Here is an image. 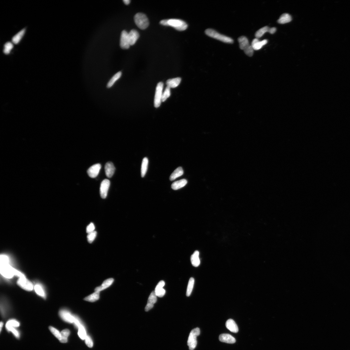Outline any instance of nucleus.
Masks as SVG:
<instances>
[{
	"mask_svg": "<svg viewBox=\"0 0 350 350\" xmlns=\"http://www.w3.org/2000/svg\"><path fill=\"white\" fill-rule=\"evenodd\" d=\"M0 259V272L1 274L4 278L7 279H11L15 276H16L18 270L12 267L10 265L9 256L5 254L1 255Z\"/></svg>",
	"mask_w": 350,
	"mask_h": 350,
	"instance_id": "1",
	"label": "nucleus"
},
{
	"mask_svg": "<svg viewBox=\"0 0 350 350\" xmlns=\"http://www.w3.org/2000/svg\"><path fill=\"white\" fill-rule=\"evenodd\" d=\"M205 32L208 36L217 39L222 42L229 44H232L234 42V40L232 38L222 35L213 29H207L206 30Z\"/></svg>",
	"mask_w": 350,
	"mask_h": 350,
	"instance_id": "2",
	"label": "nucleus"
},
{
	"mask_svg": "<svg viewBox=\"0 0 350 350\" xmlns=\"http://www.w3.org/2000/svg\"><path fill=\"white\" fill-rule=\"evenodd\" d=\"M135 22L140 29L144 30L146 29L149 24L148 19L147 16L142 13H138L134 16Z\"/></svg>",
	"mask_w": 350,
	"mask_h": 350,
	"instance_id": "3",
	"label": "nucleus"
},
{
	"mask_svg": "<svg viewBox=\"0 0 350 350\" xmlns=\"http://www.w3.org/2000/svg\"><path fill=\"white\" fill-rule=\"evenodd\" d=\"M200 330L199 328H196L190 332L188 340V345L190 350H194L197 344V337L200 334Z\"/></svg>",
	"mask_w": 350,
	"mask_h": 350,
	"instance_id": "4",
	"label": "nucleus"
},
{
	"mask_svg": "<svg viewBox=\"0 0 350 350\" xmlns=\"http://www.w3.org/2000/svg\"><path fill=\"white\" fill-rule=\"evenodd\" d=\"M169 26L174 28L176 30L179 31H183L186 30L188 25L185 22L182 20L177 19H168Z\"/></svg>",
	"mask_w": 350,
	"mask_h": 350,
	"instance_id": "5",
	"label": "nucleus"
},
{
	"mask_svg": "<svg viewBox=\"0 0 350 350\" xmlns=\"http://www.w3.org/2000/svg\"><path fill=\"white\" fill-rule=\"evenodd\" d=\"M163 87V84L162 82L158 83L157 86L154 100V105L156 108L159 107L162 102Z\"/></svg>",
	"mask_w": 350,
	"mask_h": 350,
	"instance_id": "6",
	"label": "nucleus"
},
{
	"mask_svg": "<svg viewBox=\"0 0 350 350\" xmlns=\"http://www.w3.org/2000/svg\"><path fill=\"white\" fill-rule=\"evenodd\" d=\"M17 283L20 287L27 291H32L34 289V286L32 283L26 279L25 276L19 278Z\"/></svg>",
	"mask_w": 350,
	"mask_h": 350,
	"instance_id": "7",
	"label": "nucleus"
},
{
	"mask_svg": "<svg viewBox=\"0 0 350 350\" xmlns=\"http://www.w3.org/2000/svg\"><path fill=\"white\" fill-rule=\"evenodd\" d=\"M61 318L65 321L70 323H74L75 316L72 314L68 310L62 309L59 312Z\"/></svg>",
	"mask_w": 350,
	"mask_h": 350,
	"instance_id": "8",
	"label": "nucleus"
},
{
	"mask_svg": "<svg viewBox=\"0 0 350 350\" xmlns=\"http://www.w3.org/2000/svg\"><path fill=\"white\" fill-rule=\"evenodd\" d=\"M128 34V33L126 31L123 30L122 32L120 40V46L121 48L123 49H128L130 47Z\"/></svg>",
	"mask_w": 350,
	"mask_h": 350,
	"instance_id": "9",
	"label": "nucleus"
},
{
	"mask_svg": "<svg viewBox=\"0 0 350 350\" xmlns=\"http://www.w3.org/2000/svg\"><path fill=\"white\" fill-rule=\"evenodd\" d=\"M110 181L107 179L103 180L101 183L100 188V194L103 199L106 198L110 186Z\"/></svg>",
	"mask_w": 350,
	"mask_h": 350,
	"instance_id": "10",
	"label": "nucleus"
},
{
	"mask_svg": "<svg viewBox=\"0 0 350 350\" xmlns=\"http://www.w3.org/2000/svg\"><path fill=\"white\" fill-rule=\"evenodd\" d=\"M101 168V165L99 163H97L93 165L87 170V172L88 175L91 178H95L99 173Z\"/></svg>",
	"mask_w": 350,
	"mask_h": 350,
	"instance_id": "11",
	"label": "nucleus"
},
{
	"mask_svg": "<svg viewBox=\"0 0 350 350\" xmlns=\"http://www.w3.org/2000/svg\"><path fill=\"white\" fill-rule=\"evenodd\" d=\"M157 297L154 291H153L151 293L148 298L147 305L145 308V311L148 312L153 307L154 304L157 301Z\"/></svg>",
	"mask_w": 350,
	"mask_h": 350,
	"instance_id": "12",
	"label": "nucleus"
},
{
	"mask_svg": "<svg viewBox=\"0 0 350 350\" xmlns=\"http://www.w3.org/2000/svg\"><path fill=\"white\" fill-rule=\"evenodd\" d=\"M165 282L163 280L161 281L158 284L154 291L157 296L159 297H162L166 294V290L163 288L165 285Z\"/></svg>",
	"mask_w": 350,
	"mask_h": 350,
	"instance_id": "13",
	"label": "nucleus"
},
{
	"mask_svg": "<svg viewBox=\"0 0 350 350\" xmlns=\"http://www.w3.org/2000/svg\"><path fill=\"white\" fill-rule=\"evenodd\" d=\"M105 171L106 175L109 178H111L114 175L115 171V167L113 163L108 162L105 164Z\"/></svg>",
	"mask_w": 350,
	"mask_h": 350,
	"instance_id": "14",
	"label": "nucleus"
},
{
	"mask_svg": "<svg viewBox=\"0 0 350 350\" xmlns=\"http://www.w3.org/2000/svg\"><path fill=\"white\" fill-rule=\"evenodd\" d=\"M219 339L220 341L228 344H234L236 342V339L234 337L229 334H221L219 336Z\"/></svg>",
	"mask_w": 350,
	"mask_h": 350,
	"instance_id": "15",
	"label": "nucleus"
},
{
	"mask_svg": "<svg viewBox=\"0 0 350 350\" xmlns=\"http://www.w3.org/2000/svg\"><path fill=\"white\" fill-rule=\"evenodd\" d=\"M129 40L130 45H134L140 37L139 33L135 30H132L128 34Z\"/></svg>",
	"mask_w": 350,
	"mask_h": 350,
	"instance_id": "16",
	"label": "nucleus"
},
{
	"mask_svg": "<svg viewBox=\"0 0 350 350\" xmlns=\"http://www.w3.org/2000/svg\"><path fill=\"white\" fill-rule=\"evenodd\" d=\"M114 280V279L113 278H109L105 280L101 286L97 287L95 289V292H100L108 288L113 284Z\"/></svg>",
	"mask_w": 350,
	"mask_h": 350,
	"instance_id": "17",
	"label": "nucleus"
},
{
	"mask_svg": "<svg viewBox=\"0 0 350 350\" xmlns=\"http://www.w3.org/2000/svg\"><path fill=\"white\" fill-rule=\"evenodd\" d=\"M226 328L231 332L237 333L238 332L239 329L235 321L232 319L228 320L226 323Z\"/></svg>",
	"mask_w": 350,
	"mask_h": 350,
	"instance_id": "18",
	"label": "nucleus"
},
{
	"mask_svg": "<svg viewBox=\"0 0 350 350\" xmlns=\"http://www.w3.org/2000/svg\"><path fill=\"white\" fill-rule=\"evenodd\" d=\"M268 43L267 40L260 41L258 39H254L252 42L251 45L254 50H257L261 49L263 46L265 45Z\"/></svg>",
	"mask_w": 350,
	"mask_h": 350,
	"instance_id": "19",
	"label": "nucleus"
},
{
	"mask_svg": "<svg viewBox=\"0 0 350 350\" xmlns=\"http://www.w3.org/2000/svg\"><path fill=\"white\" fill-rule=\"evenodd\" d=\"M191 261L193 266L197 267L199 266L200 262L199 258V252L198 251H195L193 255H191Z\"/></svg>",
	"mask_w": 350,
	"mask_h": 350,
	"instance_id": "20",
	"label": "nucleus"
},
{
	"mask_svg": "<svg viewBox=\"0 0 350 350\" xmlns=\"http://www.w3.org/2000/svg\"><path fill=\"white\" fill-rule=\"evenodd\" d=\"M181 81V79L180 78H176L169 79L167 81L166 84L167 86L169 87L170 88H175L177 87L180 84Z\"/></svg>",
	"mask_w": 350,
	"mask_h": 350,
	"instance_id": "21",
	"label": "nucleus"
},
{
	"mask_svg": "<svg viewBox=\"0 0 350 350\" xmlns=\"http://www.w3.org/2000/svg\"><path fill=\"white\" fill-rule=\"evenodd\" d=\"M238 41L239 44L240 48L244 50L250 45L249 44L248 39L245 36H242L239 38Z\"/></svg>",
	"mask_w": 350,
	"mask_h": 350,
	"instance_id": "22",
	"label": "nucleus"
},
{
	"mask_svg": "<svg viewBox=\"0 0 350 350\" xmlns=\"http://www.w3.org/2000/svg\"><path fill=\"white\" fill-rule=\"evenodd\" d=\"M187 183L188 181L186 179H183L173 183L171 187L174 190L179 189L185 186Z\"/></svg>",
	"mask_w": 350,
	"mask_h": 350,
	"instance_id": "23",
	"label": "nucleus"
},
{
	"mask_svg": "<svg viewBox=\"0 0 350 350\" xmlns=\"http://www.w3.org/2000/svg\"><path fill=\"white\" fill-rule=\"evenodd\" d=\"M34 289L37 295L43 298H45L46 294L44 289L40 284H36L34 285Z\"/></svg>",
	"mask_w": 350,
	"mask_h": 350,
	"instance_id": "24",
	"label": "nucleus"
},
{
	"mask_svg": "<svg viewBox=\"0 0 350 350\" xmlns=\"http://www.w3.org/2000/svg\"><path fill=\"white\" fill-rule=\"evenodd\" d=\"M183 174V171L182 167H180L176 169L170 177V180L173 181L182 176Z\"/></svg>",
	"mask_w": 350,
	"mask_h": 350,
	"instance_id": "25",
	"label": "nucleus"
},
{
	"mask_svg": "<svg viewBox=\"0 0 350 350\" xmlns=\"http://www.w3.org/2000/svg\"><path fill=\"white\" fill-rule=\"evenodd\" d=\"M122 74L121 72L119 71L114 75L108 83L107 85V88H110L113 86L115 83L120 78Z\"/></svg>",
	"mask_w": 350,
	"mask_h": 350,
	"instance_id": "26",
	"label": "nucleus"
},
{
	"mask_svg": "<svg viewBox=\"0 0 350 350\" xmlns=\"http://www.w3.org/2000/svg\"><path fill=\"white\" fill-rule=\"evenodd\" d=\"M291 16L288 14H284L280 17L278 20L279 23L284 24L290 22L292 21Z\"/></svg>",
	"mask_w": 350,
	"mask_h": 350,
	"instance_id": "27",
	"label": "nucleus"
},
{
	"mask_svg": "<svg viewBox=\"0 0 350 350\" xmlns=\"http://www.w3.org/2000/svg\"><path fill=\"white\" fill-rule=\"evenodd\" d=\"M100 292H95L85 297L84 300L90 302H94L98 300L100 298Z\"/></svg>",
	"mask_w": 350,
	"mask_h": 350,
	"instance_id": "28",
	"label": "nucleus"
},
{
	"mask_svg": "<svg viewBox=\"0 0 350 350\" xmlns=\"http://www.w3.org/2000/svg\"><path fill=\"white\" fill-rule=\"evenodd\" d=\"M148 162V159L147 158L145 157L143 158L142 163L141 170L142 177H144L146 173Z\"/></svg>",
	"mask_w": 350,
	"mask_h": 350,
	"instance_id": "29",
	"label": "nucleus"
},
{
	"mask_svg": "<svg viewBox=\"0 0 350 350\" xmlns=\"http://www.w3.org/2000/svg\"><path fill=\"white\" fill-rule=\"evenodd\" d=\"M25 32V29H23L13 37L12 39L13 43L15 44L18 43L24 35Z\"/></svg>",
	"mask_w": 350,
	"mask_h": 350,
	"instance_id": "30",
	"label": "nucleus"
},
{
	"mask_svg": "<svg viewBox=\"0 0 350 350\" xmlns=\"http://www.w3.org/2000/svg\"><path fill=\"white\" fill-rule=\"evenodd\" d=\"M270 28L266 26L264 27L258 31H257L255 34V36L256 38H259L262 37L266 32H269Z\"/></svg>",
	"mask_w": 350,
	"mask_h": 350,
	"instance_id": "31",
	"label": "nucleus"
},
{
	"mask_svg": "<svg viewBox=\"0 0 350 350\" xmlns=\"http://www.w3.org/2000/svg\"><path fill=\"white\" fill-rule=\"evenodd\" d=\"M195 280L193 278H191L189 279L187 287L186 295L189 297L192 293L194 287Z\"/></svg>",
	"mask_w": 350,
	"mask_h": 350,
	"instance_id": "32",
	"label": "nucleus"
},
{
	"mask_svg": "<svg viewBox=\"0 0 350 350\" xmlns=\"http://www.w3.org/2000/svg\"><path fill=\"white\" fill-rule=\"evenodd\" d=\"M70 332L69 330L65 329L63 330L61 332V339L60 341L62 343H65L68 341V338L70 335Z\"/></svg>",
	"mask_w": 350,
	"mask_h": 350,
	"instance_id": "33",
	"label": "nucleus"
},
{
	"mask_svg": "<svg viewBox=\"0 0 350 350\" xmlns=\"http://www.w3.org/2000/svg\"><path fill=\"white\" fill-rule=\"evenodd\" d=\"M19 323L15 320H11L6 323V327L7 330L11 327H19Z\"/></svg>",
	"mask_w": 350,
	"mask_h": 350,
	"instance_id": "34",
	"label": "nucleus"
},
{
	"mask_svg": "<svg viewBox=\"0 0 350 350\" xmlns=\"http://www.w3.org/2000/svg\"><path fill=\"white\" fill-rule=\"evenodd\" d=\"M78 336L82 339H85L87 335L84 327L82 325L78 327Z\"/></svg>",
	"mask_w": 350,
	"mask_h": 350,
	"instance_id": "35",
	"label": "nucleus"
},
{
	"mask_svg": "<svg viewBox=\"0 0 350 350\" xmlns=\"http://www.w3.org/2000/svg\"><path fill=\"white\" fill-rule=\"evenodd\" d=\"M49 329L51 333L60 341L61 339V332H59L57 329L52 327H50Z\"/></svg>",
	"mask_w": 350,
	"mask_h": 350,
	"instance_id": "36",
	"label": "nucleus"
},
{
	"mask_svg": "<svg viewBox=\"0 0 350 350\" xmlns=\"http://www.w3.org/2000/svg\"><path fill=\"white\" fill-rule=\"evenodd\" d=\"M170 89L171 88L168 86H167L166 88V89H165L162 94V102H164L166 101L167 98L170 96Z\"/></svg>",
	"mask_w": 350,
	"mask_h": 350,
	"instance_id": "37",
	"label": "nucleus"
},
{
	"mask_svg": "<svg viewBox=\"0 0 350 350\" xmlns=\"http://www.w3.org/2000/svg\"><path fill=\"white\" fill-rule=\"evenodd\" d=\"M14 47L13 44L10 42L6 43L4 45L3 52L5 54H8Z\"/></svg>",
	"mask_w": 350,
	"mask_h": 350,
	"instance_id": "38",
	"label": "nucleus"
},
{
	"mask_svg": "<svg viewBox=\"0 0 350 350\" xmlns=\"http://www.w3.org/2000/svg\"><path fill=\"white\" fill-rule=\"evenodd\" d=\"M97 234V232L95 231L88 234L87 236V240L89 243H91L94 241L96 237Z\"/></svg>",
	"mask_w": 350,
	"mask_h": 350,
	"instance_id": "39",
	"label": "nucleus"
},
{
	"mask_svg": "<svg viewBox=\"0 0 350 350\" xmlns=\"http://www.w3.org/2000/svg\"><path fill=\"white\" fill-rule=\"evenodd\" d=\"M254 50L252 45H250L247 48L244 50V51L247 55L251 57L253 55Z\"/></svg>",
	"mask_w": 350,
	"mask_h": 350,
	"instance_id": "40",
	"label": "nucleus"
},
{
	"mask_svg": "<svg viewBox=\"0 0 350 350\" xmlns=\"http://www.w3.org/2000/svg\"><path fill=\"white\" fill-rule=\"evenodd\" d=\"M86 344L89 348H92L93 346V342L89 335H87L85 339Z\"/></svg>",
	"mask_w": 350,
	"mask_h": 350,
	"instance_id": "41",
	"label": "nucleus"
},
{
	"mask_svg": "<svg viewBox=\"0 0 350 350\" xmlns=\"http://www.w3.org/2000/svg\"><path fill=\"white\" fill-rule=\"evenodd\" d=\"M95 227L93 223H91L87 226L86 229V232L88 234L94 232Z\"/></svg>",
	"mask_w": 350,
	"mask_h": 350,
	"instance_id": "42",
	"label": "nucleus"
},
{
	"mask_svg": "<svg viewBox=\"0 0 350 350\" xmlns=\"http://www.w3.org/2000/svg\"><path fill=\"white\" fill-rule=\"evenodd\" d=\"M9 331H11L17 338L19 337V334L18 331L15 327H11L8 330Z\"/></svg>",
	"mask_w": 350,
	"mask_h": 350,
	"instance_id": "43",
	"label": "nucleus"
},
{
	"mask_svg": "<svg viewBox=\"0 0 350 350\" xmlns=\"http://www.w3.org/2000/svg\"><path fill=\"white\" fill-rule=\"evenodd\" d=\"M160 23L161 25L165 26H169L168 23V19H164L162 20L160 22Z\"/></svg>",
	"mask_w": 350,
	"mask_h": 350,
	"instance_id": "44",
	"label": "nucleus"
},
{
	"mask_svg": "<svg viewBox=\"0 0 350 350\" xmlns=\"http://www.w3.org/2000/svg\"><path fill=\"white\" fill-rule=\"evenodd\" d=\"M276 29L275 27L270 28L269 32L270 34H273L276 32Z\"/></svg>",
	"mask_w": 350,
	"mask_h": 350,
	"instance_id": "45",
	"label": "nucleus"
},
{
	"mask_svg": "<svg viewBox=\"0 0 350 350\" xmlns=\"http://www.w3.org/2000/svg\"><path fill=\"white\" fill-rule=\"evenodd\" d=\"M124 3L126 5H128L129 4L130 1L129 0H124L123 1Z\"/></svg>",
	"mask_w": 350,
	"mask_h": 350,
	"instance_id": "46",
	"label": "nucleus"
},
{
	"mask_svg": "<svg viewBox=\"0 0 350 350\" xmlns=\"http://www.w3.org/2000/svg\"><path fill=\"white\" fill-rule=\"evenodd\" d=\"M3 323L2 322H1V323H0V331H1H1H2V328L3 326Z\"/></svg>",
	"mask_w": 350,
	"mask_h": 350,
	"instance_id": "47",
	"label": "nucleus"
}]
</instances>
